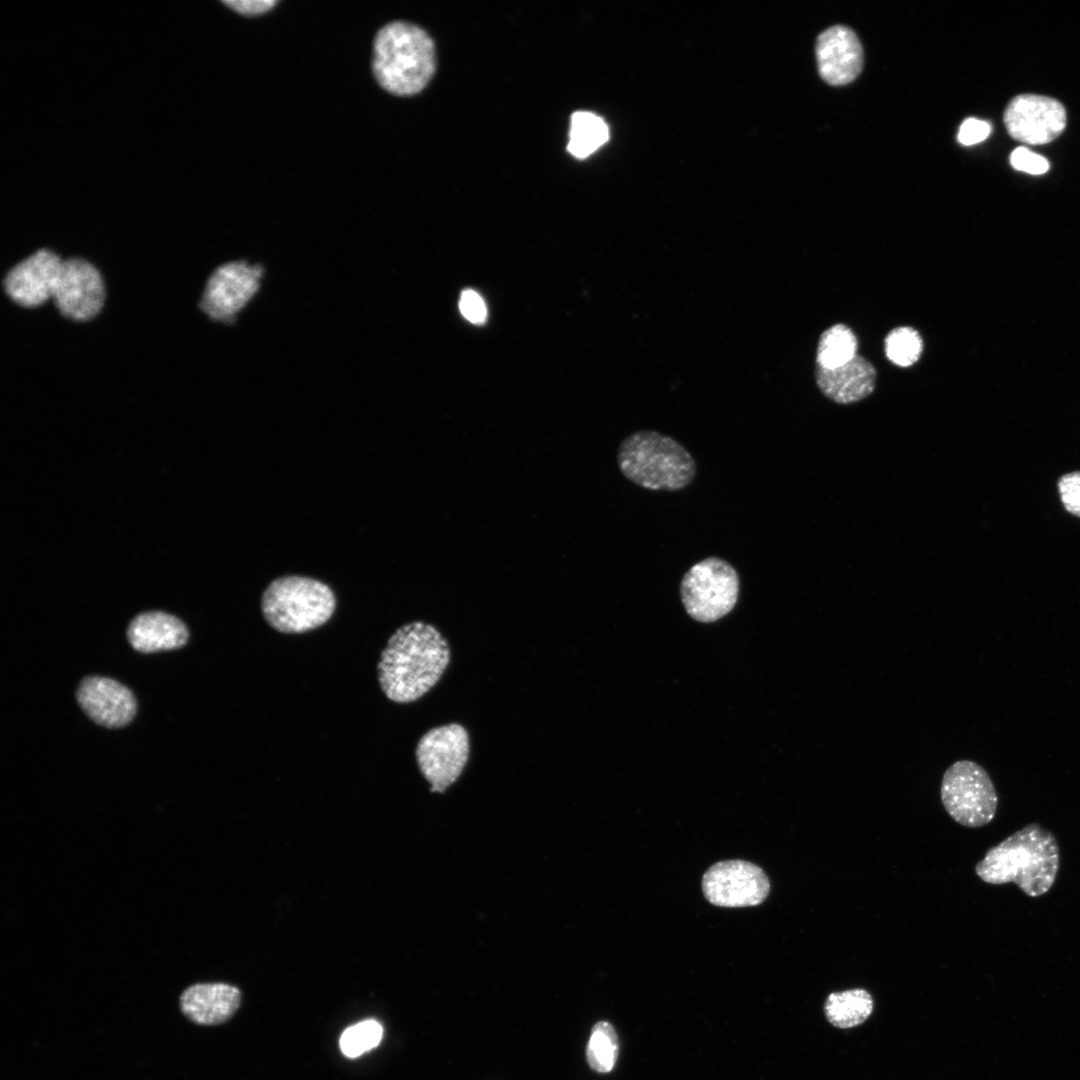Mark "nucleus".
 <instances>
[{
    "mask_svg": "<svg viewBox=\"0 0 1080 1080\" xmlns=\"http://www.w3.org/2000/svg\"><path fill=\"white\" fill-rule=\"evenodd\" d=\"M451 660L446 638L432 624L414 621L398 628L382 650L378 681L386 697L410 703L428 693Z\"/></svg>",
    "mask_w": 1080,
    "mask_h": 1080,
    "instance_id": "obj_1",
    "label": "nucleus"
},
{
    "mask_svg": "<svg viewBox=\"0 0 1080 1080\" xmlns=\"http://www.w3.org/2000/svg\"><path fill=\"white\" fill-rule=\"evenodd\" d=\"M1059 845L1052 832L1029 823L991 847L975 866L985 883H1014L1030 897L1047 893L1059 869Z\"/></svg>",
    "mask_w": 1080,
    "mask_h": 1080,
    "instance_id": "obj_2",
    "label": "nucleus"
},
{
    "mask_svg": "<svg viewBox=\"0 0 1080 1080\" xmlns=\"http://www.w3.org/2000/svg\"><path fill=\"white\" fill-rule=\"evenodd\" d=\"M372 70L378 84L397 96L422 91L436 70L432 38L421 27L405 21L386 24L373 43Z\"/></svg>",
    "mask_w": 1080,
    "mask_h": 1080,
    "instance_id": "obj_3",
    "label": "nucleus"
},
{
    "mask_svg": "<svg viewBox=\"0 0 1080 1080\" xmlns=\"http://www.w3.org/2000/svg\"><path fill=\"white\" fill-rule=\"evenodd\" d=\"M617 464L626 479L651 491L683 490L697 473L691 453L674 438L655 430L626 436L617 451Z\"/></svg>",
    "mask_w": 1080,
    "mask_h": 1080,
    "instance_id": "obj_4",
    "label": "nucleus"
},
{
    "mask_svg": "<svg viewBox=\"0 0 1080 1080\" xmlns=\"http://www.w3.org/2000/svg\"><path fill=\"white\" fill-rule=\"evenodd\" d=\"M332 589L313 578L279 577L264 590L261 610L266 622L282 633H303L326 623L334 613Z\"/></svg>",
    "mask_w": 1080,
    "mask_h": 1080,
    "instance_id": "obj_5",
    "label": "nucleus"
},
{
    "mask_svg": "<svg viewBox=\"0 0 1080 1080\" xmlns=\"http://www.w3.org/2000/svg\"><path fill=\"white\" fill-rule=\"evenodd\" d=\"M740 578L727 560L710 556L692 565L680 582V596L687 614L698 622L711 623L736 605Z\"/></svg>",
    "mask_w": 1080,
    "mask_h": 1080,
    "instance_id": "obj_6",
    "label": "nucleus"
},
{
    "mask_svg": "<svg viewBox=\"0 0 1080 1080\" xmlns=\"http://www.w3.org/2000/svg\"><path fill=\"white\" fill-rule=\"evenodd\" d=\"M940 796L949 816L969 828L990 823L998 806V796L989 774L972 760H958L946 769Z\"/></svg>",
    "mask_w": 1080,
    "mask_h": 1080,
    "instance_id": "obj_7",
    "label": "nucleus"
},
{
    "mask_svg": "<svg viewBox=\"0 0 1080 1080\" xmlns=\"http://www.w3.org/2000/svg\"><path fill=\"white\" fill-rule=\"evenodd\" d=\"M107 301V285L101 270L90 260L64 258L51 303L57 313L74 323L96 319Z\"/></svg>",
    "mask_w": 1080,
    "mask_h": 1080,
    "instance_id": "obj_8",
    "label": "nucleus"
},
{
    "mask_svg": "<svg viewBox=\"0 0 1080 1080\" xmlns=\"http://www.w3.org/2000/svg\"><path fill=\"white\" fill-rule=\"evenodd\" d=\"M415 755L431 791L443 793L459 778L469 760V732L456 722L434 727L421 736Z\"/></svg>",
    "mask_w": 1080,
    "mask_h": 1080,
    "instance_id": "obj_9",
    "label": "nucleus"
},
{
    "mask_svg": "<svg viewBox=\"0 0 1080 1080\" xmlns=\"http://www.w3.org/2000/svg\"><path fill=\"white\" fill-rule=\"evenodd\" d=\"M63 259L40 248L12 265L1 278L4 296L14 305L34 310L51 302Z\"/></svg>",
    "mask_w": 1080,
    "mask_h": 1080,
    "instance_id": "obj_10",
    "label": "nucleus"
},
{
    "mask_svg": "<svg viewBox=\"0 0 1080 1080\" xmlns=\"http://www.w3.org/2000/svg\"><path fill=\"white\" fill-rule=\"evenodd\" d=\"M702 890L713 905L748 907L767 898L770 882L757 865L744 860H726L713 864L704 873Z\"/></svg>",
    "mask_w": 1080,
    "mask_h": 1080,
    "instance_id": "obj_11",
    "label": "nucleus"
},
{
    "mask_svg": "<svg viewBox=\"0 0 1080 1080\" xmlns=\"http://www.w3.org/2000/svg\"><path fill=\"white\" fill-rule=\"evenodd\" d=\"M259 272L242 262L216 266L204 282L197 307L209 320H232L257 286Z\"/></svg>",
    "mask_w": 1080,
    "mask_h": 1080,
    "instance_id": "obj_12",
    "label": "nucleus"
},
{
    "mask_svg": "<svg viewBox=\"0 0 1080 1080\" xmlns=\"http://www.w3.org/2000/svg\"><path fill=\"white\" fill-rule=\"evenodd\" d=\"M1010 136L1027 144H1046L1059 136L1066 126L1063 105L1050 97L1023 94L1014 97L1004 112Z\"/></svg>",
    "mask_w": 1080,
    "mask_h": 1080,
    "instance_id": "obj_13",
    "label": "nucleus"
},
{
    "mask_svg": "<svg viewBox=\"0 0 1080 1080\" xmlns=\"http://www.w3.org/2000/svg\"><path fill=\"white\" fill-rule=\"evenodd\" d=\"M76 699L92 721L106 728L128 725L137 711L132 691L120 682L103 676L83 678L77 688Z\"/></svg>",
    "mask_w": 1080,
    "mask_h": 1080,
    "instance_id": "obj_14",
    "label": "nucleus"
},
{
    "mask_svg": "<svg viewBox=\"0 0 1080 1080\" xmlns=\"http://www.w3.org/2000/svg\"><path fill=\"white\" fill-rule=\"evenodd\" d=\"M816 58L821 78L834 86L852 82L863 66L861 43L854 31L843 25L832 26L818 36Z\"/></svg>",
    "mask_w": 1080,
    "mask_h": 1080,
    "instance_id": "obj_15",
    "label": "nucleus"
},
{
    "mask_svg": "<svg viewBox=\"0 0 1080 1080\" xmlns=\"http://www.w3.org/2000/svg\"><path fill=\"white\" fill-rule=\"evenodd\" d=\"M241 992L227 983H197L186 988L179 998L182 1013L199 1025H218L230 1019L239 1008Z\"/></svg>",
    "mask_w": 1080,
    "mask_h": 1080,
    "instance_id": "obj_16",
    "label": "nucleus"
},
{
    "mask_svg": "<svg viewBox=\"0 0 1080 1080\" xmlns=\"http://www.w3.org/2000/svg\"><path fill=\"white\" fill-rule=\"evenodd\" d=\"M877 373L865 358L856 355L848 363L824 369L816 366L815 379L818 388L828 399L841 405L865 399L875 389Z\"/></svg>",
    "mask_w": 1080,
    "mask_h": 1080,
    "instance_id": "obj_17",
    "label": "nucleus"
},
{
    "mask_svg": "<svg viewBox=\"0 0 1080 1080\" xmlns=\"http://www.w3.org/2000/svg\"><path fill=\"white\" fill-rule=\"evenodd\" d=\"M127 637L136 651L154 653L184 646L188 641L189 631L179 618L171 614L147 611L131 620Z\"/></svg>",
    "mask_w": 1080,
    "mask_h": 1080,
    "instance_id": "obj_18",
    "label": "nucleus"
},
{
    "mask_svg": "<svg viewBox=\"0 0 1080 1080\" xmlns=\"http://www.w3.org/2000/svg\"><path fill=\"white\" fill-rule=\"evenodd\" d=\"M873 1009V997L863 988L831 992L823 1005L826 1020L839 1029L861 1025L871 1016Z\"/></svg>",
    "mask_w": 1080,
    "mask_h": 1080,
    "instance_id": "obj_19",
    "label": "nucleus"
},
{
    "mask_svg": "<svg viewBox=\"0 0 1080 1080\" xmlns=\"http://www.w3.org/2000/svg\"><path fill=\"white\" fill-rule=\"evenodd\" d=\"M609 139V128L598 115L576 111L571 116L568 152L583 159L594 153Z\"/></svg>",
    "mask_w": 1080,
    "mask_h": 1080,
    "instance_id": "obj_20",
    "label": "nucleus"
},
{
    "mask_svg": "<svg viewBox=\"0 0 1080 1080\" xmlns=\"http://www.w3.org/2000/svg\"><path fill=\"white\" fill-rule=\"evenodd\" d=\"M857 338L853 331L844 324H835L820 336L817 346L816 364L824 369L840 367L857 354Z\"/></svg>",
    "mask_w": 1080,
    "mask_h": 1080,
    "instance_id": "obj_21",
    "label": "nucleus"
},
{
    "mask_svg": "<svg viewBox=\"0 0 1080 1080\" xmlns=\"http://www.w3.org/2000/svg\"><path fill=\"white\" fill-rule=\"evenodd\" d=\"M618 1050V1036L614 1027L607 1021L597 1022L586 1048L590 1068L598 1073L610 1072L617 1061Z\"/></svg>",
    "mask_w": 1080,
    "mask_h": 1080,
    "instance_id": "obj_22",
    "label": "nucleus"
},
{
    "mask_svg": "<svg viewBox=\"0 0 1080 1080\" xmlns=\"http://www.w3.org/2000/svg\"><path fill=\"white\" fill-rule=\"evenodd\" d=\"M884 348L887 358L892 363L900 367H909L920 358L923 341L917 330L902 326L888 333Z\"/></svg>",
    "mask_w": 1080,
    "mask_h": 1080,
    "instance_id": "obj_23",
    "label": "nucleus"
},
{
    "mask_svg": "<svg viewBox=\"0 0 1080 1080\" xmlns=\"http://www.w3.org/2000/svg\"><path fill=\"white\" fill-rule=\"evenodd\" d=\"M383 1035V1028L375 1020H365L347 1028L340 1037L342 1053L355 1058L376 1047Z\"/></svg>",
    "mask_w": 1080,
    "mask_h": 1080,
    "instance_id": "obj_24",
    "label": "nucleus"
},
{
    "mask_svg": "<svg viewBox=\"0 0 1080 1080\" xmlns=\"http://www.w3.org/2000/svg\"><path fill=\"white\" fill-rule=\"evenodd\" d=\"M1057 486L1065 509L1080 517V471L1064 474L1058 480Z\"/></svg>",
    "mask_w": 1080,
    "mask_h": 1080,
    "instance_id": "obj_25",
    "label": "nucleus"
},
{
    "mask_svg": "<svg viewBox=\"0 0 1080 1080\" xmlns=\"http://www.w3.org/2000/svg\"><path fill=\"white\" fill-rule=\"evenodd\" d=\"M1012 166L1019 171L1040 175L1048 171V161L1025 147L1016 148L1010 156Z\"/></svg>",
    "mask_w": 1080,
    "mask_h": 1080,
    "instance_id": "obj_26",
    "label": "nucleus"
},
{
    "mask_svg": "<svg viewBox=\"0 0 1080 1080\" xmlns=\"http://www.w3.org/2000/svg\"><path fill=\"white\" fill-rule=\"evenodd\" d=\"M461 314L474 324H482L487 318V308L482 297L472 289L462 292L459 300Z\"/></svg>",
    "mask_w": 1080,
    "mask_h": 1080,
    "instance_id": "obj_27",
    "label": "nucleus"
},
{
    "mask_svg": "<svg viewBox=\"0 0 1080 1080\" xmlns=\"http://www.w3.org/2000/svg\"><path fill=\"white\" fill-rule=\"evenodd\" d=\"M991 132V125L977 118H968L960 126L958 141L963 145H973L985 140Z\"/></svg>",
    "mask_w": 1080,
    "mask_h": 1080,
    "instance_id": "obj_28",
    "label": "nucleus"
},
{
    "mask_svg": "<svg viewBox=\"0 0 1080 1080\" xmlns=\"http://www.w3.org/2000/svg\"><path fill=\"white\" fill-rule=\"evenodd\" d=\"M225 5L233 9L234 11L246 15H260L271 10L276 4L275 0H240V1H225Z\"/></svg>",
    "mask_w": 1080,
    "mask_h": 1080,
    "instance_id": "obj_29",
    "label": "nucleus"
}]
</instances>
